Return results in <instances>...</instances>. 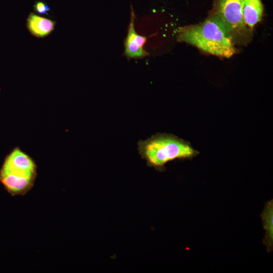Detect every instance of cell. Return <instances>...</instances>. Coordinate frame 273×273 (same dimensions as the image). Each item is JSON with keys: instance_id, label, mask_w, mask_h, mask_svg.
I'll return each instance as SVG.
<instances>
[{"instance_id": "cell-10", "label": "cell", "mask_w": 273, "mask_h": 273, "mask_svg": "<svg viewBox=\"0 0 273 273\" xmlns=\"http://www.w3.org/2000/svg\"><path fill=\"white\" fill-rule=\"evenodd\" d=\"M33 7L35 11L39 14H46L50 10V8L41 1L36 2Z\"/></svg>"}, {"instance_id": "cell-8", "label": "cell", "mask_w": 273, "mask_h": 273, "mask_svg": "<svg viewBox=\"0 0 273 273\" xmlns=\"http://www.w3.org/2000/svg\"><path fill=\"white\" fill-rule=\"evenodd\" d=\"M263 12L261 0H242V14L245 25L253 28L261 20Z\"/></svg>"}, {"instance_id": "cell-2", "label": "cell", "mask_w": 273, "mask_h": 273, "mask_svg": "<svg viewBox=\"0 0 273 273\" xmlns=\"http://www.w3.org/2000/svg\"><path fill=\"white\" fill-rule=\"evenodd\" d=\"M138 150L147 165L155 170H165V164L174 160H192L199 154L191 144L171 133L157 132L138 142Z\"/></svg>"}, {"instance_id": "cell-4", "label": "cell", "mask_w": 273, "mask_h": 273, "mask_svg": "<svg viewBox=\"0 0 273 273\" xmlns=\"http://www.w3.org/2000/svg\"><path fill=\"white\" fill-rule=\"evenodd\" d=\"M2 171L18 174H36V165L32 159L18 148L6 158Z\"/></svg>"}, {"instance_id": "cell-6", "label": "cell", "mask_w": 273, "mask_h": 273, "mask_svg": "<svg viewBox=\"0 0 273 273\" xmlns=\"http://www.w3.org/2000/svg\"><path fill=\"white\" fill-rule=\"evenodd\" d=\"M35 178L0 172V181L12 196L24 195L33 187Z\"/></svg>"}, {"instance_id": "cell-9", "label": "cell", "mask_w": 273, "mask_h": 273, "mask_svg": "<svg viewBox=\"0 0 273 273\" xmlns=\"http://www.w3.org/2000/svg\"><path fill=\"white\" fill-rule=\"evenodd\" d=\"M263 229L265 231L263 240L268 252L272 250L273 244V202H267L261 215Z\"/></svg>"}, {"instance_id": "cell-1", "label": "cell", "mask_w": 273, "mask_h": 273, "mask_svg": "<svg viewBox=\"0 0 273 273\" xmlns=\"http://www.w3.org/2000/svg\"><path fill=\"white\" fill-rule=\"evenodd\" d=\"M177 39L220 57L230 58L236 52L232 34L215 15L199 24L179 27Z\"/></svg>"}, {"instance_id": "cell-5", "label": "cell", "mask_w": 273, "mask_h": 273, "mask_svg": "<svg viewBox=\"0 0 273 273\" xmlns=\"http://www.w3.org/2000/svg\"><path fill=\"white\" fill-rule=\"evenodd\" d=\"M135 15L131 6L130 21L127 36L124 41V55L128 59H142L149 55L144 49L147 37L139 34L134 28Z\"/></svg>"}, {"instance_id": "cell-7", "label": "cell", "mask_w": 273, "mask_h": 273, "mask_svg": "<svg viewBox=\"0 0 273 273\" xmlns=\"http://www.w3.org/2000/svg\"><path fill=\"white\" fill-rule=\"evenodd\" d=\"M56 22L31 13L27 19V26L30 32L37 37L48 35L54 29Z\"/></svg>"}, {"instance_id": "cell-3", "label": "cell", "mask_w": 273, "mask_h": 273, "mask_svg": "<svg viewBox=\"0 0 273 273\" xmlns=\"http://www.w3.org/2000/svg\"><path fill=\"white\" fill-rule=\"evenodd\" d=\"M214 15L231 34L239 32L245 26L242 14V0H218Z\"/></svg>"}]
</instances>
